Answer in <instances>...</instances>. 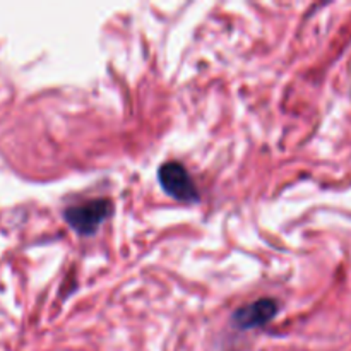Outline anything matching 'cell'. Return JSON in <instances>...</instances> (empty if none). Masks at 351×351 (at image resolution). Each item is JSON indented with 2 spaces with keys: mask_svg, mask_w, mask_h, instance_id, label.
Instances as JSON below:
<instances>
[{
  "mask_svg": "<svg viewBox=\"0 0 351 351\" xmlns=\"http://www.w3.org/2000/svg\"><path fill=\"white\" fill-rule=\"evenodd\" d=\"M112 211L113 204L110 199H91V201L65 209L64 218L75 233L82 237H91L98 232V228L112 215Z\"/></svg>",
  "mask_w": 351,
  "mask_h": 351,
  "instance_id": "cell-1",
  "label": "cell"
},
{
  "mask_svg": "<svg viewBox=\"0 0 351 351\" xmlns=\"http://www.w3.org/2000/svg\"><path fill=\"white\" fill-rule=\"evenodd\" d=\"M158 180H160L161 189L177 201L191 204V202H197L201 199L194 180L185 170L184 165L178 161H168V163L161 165L158 170Z\"/></svg>",
  "mask_w": 351,
  "mask_h": 351,
  "instance_id": "cell-2",
  "label": "cell"
},
{
  "mask_svg": "<svg viewBox=\"0 0 351 351\" xmlns=\"http://www.w3.org/2000/svg\"><path fill=\"white\" fill-rule=\"evenodd\" d=\"M280 305L273 298H261L249 305H243L233 314V322L240 329H254L266 326L267 322L276 317Z\"/></svg>",
  "mask_w": 351,
  "mask_h": 351,
  "instance_id": "cell-3",
  "label": "cell"
}]
</instances>
